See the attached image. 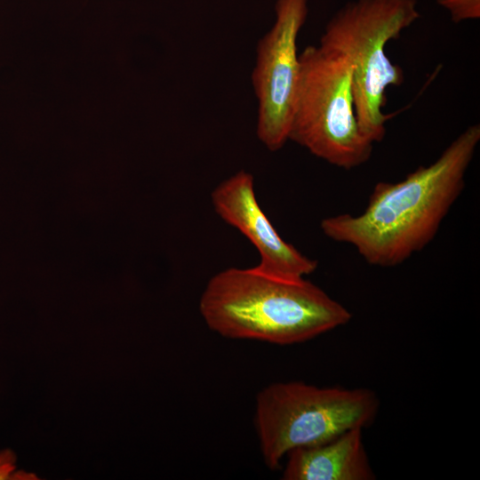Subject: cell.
<instances>
[{
    "label": "cell",
    "instance_id": "1",
    "mask_svg": "<svg viewBox=\"0 0 480 480\" xmlns=\"http://www.w3.org/2000/svg\"><path fill=\"white\" fill-rule=\"evenodd\" d=\"M480 124L460 132L439 157L398 182L375 184L364 212L324 219L323 233L350 244L369 264L393 267L427 246L465 186Z\"/></svg>",
    "mask_w": 480,
    "mask_h": 480
},
{
    "label": "cell",
    "instance_id": "2",
    "mask_svg": "<svg viewBox=\"0 0 480 480\" xmlns=\"http://www.w3.org/2000/svg\"><path fill=\"white\" fill-rule=\"evenodd\" d=\"M210 329L230 339L290 345L341 326L350 312L306 280H286L256 267L230 268L213 276L199 302Z\"/></svg>",
    "mask_w": 480,
    "mask_h": 480
},
{
    "label": "cell",
    "instance_id": "3",
    "mask_svg": "<svg viewBox=\"0 0 480 480\" xmlns=\"http://www.w3.org/2000/svg\"><path fill=\"white\" fill-rule=\"evenodd\" d=\"M420 17L416 0H351L334 13L321 36L319 46L351 67L359 128L373 144L384 139L392 116L383 110L387 90L404 79L386 46Z\"/></svg>",
    "mask_w": 480,
    "mask_h": 480
},
{
    "label": "cell",
    "instance_id": "4",
    "mask_svg": "<svg viewBox=\"0 0 480 480\" xmlns=\"http://www.w3.org/2000/svg\"><path fill=\"white\" fill-rule=\"evenodd\" d=\"M378 410L376 394L366 388H318L300 381L271 384L256 399L255 425L264 461L277 468L293 449L370 426Z\"/></svg>",
    "mask_w": 480,
    "mask_h": 480
},
{
    "label": "cell",
    "instance_id": "5",
    "mask_svg": "<svg viewBox=\"0 0 480 480\" xmlns=\"http://www.w3.org/2000/svg\"><path fill=\"white\" fill-rule=\"evenodd\" d=\"M300 73L289 140L345 170L372 156L356 112L352 70L345 58L319 45L300 53Z\"/></svg>",
    "mask_w": 480,
    "mask_h": 480
},
{
    "label": "cell",
    "instance_id": "6",
    "mask_svg": "<svg viewBox=\"0 0 480 480\" xmlns=\"http://www.w3.org/2000/svg\"><path fill=\"white\" fill-rule=\"evenodd\" d=\"M308 11V0H276L275 23L257 45L252 74L258 100L256 132L271 151L289 140L300 73L297 40Z\"/></svg>",
    "mask_w": 480,
    "mask_h": 480
},
{
    "label": "cell",
    "instance_id": "7",
    "mask_svg": "<svg viewBox=\"0 0 480 480\" xmlns=\"http://www.w3.org/2000/svg\"><path fill=\"white\" fill-rule=\"evenodd\" d=\"M216 213L238 229L257 249L262 272L286 280H300L314 272V260L284 241L260 208L253 177L240 171L220 183L212 193Z\"/></svg>",
    "mask_w": 480,
    "mask_h": 480
},
{
    "label": "cell",
    "instance_id": "8",
    "mask_svg": "<svg viewBox=\"0 0 480 480\" xmlns=\"http://www.w3.org/2000/svg\"><path fill=\"white\" fill-rule=\"evenodd\" d=\"M363 429L355 428L327 442L293 449L286 455L283 479H374L363 441Z\"/></svg>",
    "mask_w": 480,
    "mask_h": 480
},
{
    "label": "cell",
    "instance_id": "9",
    "mask_svg": "<svg viewBox=\"0 0 480 480\" xmlns=\"http://www.w3.org/2000/svg\"><path fill=\"white\" fill-rule=\"evenodd\" d=\"M454 23L480 18V0H436Z\"/></svg>",
    "mask_w": 480,
    "mask_h": 480
},
{
    "label": "cell",
    "instance_id": "10",
    "mask_svg": "<svg viewBox=\"0 0 480 480\" xmlns=\"http://www.w3.org/2000/svg\"><path fill=\"white\" fill-rule=\"evenodd\" d=\"M13 471L12 455L7 452L0 454V480L12 479L15 476Z\"/></svg>",
    "mask_w": 480,
    "mask_h": 480
}]
</instances>
